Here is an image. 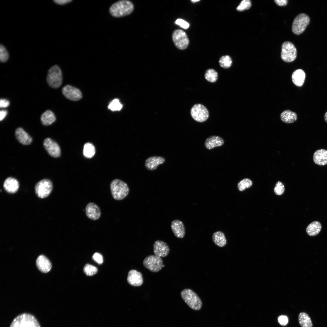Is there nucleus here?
<instances>
[{
    "label": "nucleus",
    "instance_id": "37",
    "mask_svg": "<svg viewBox=\"0 0 327 327\" xmlns=\"http://www.w3.org/2000/svg\"><path fill=\"white\" fill-rule=\"evenodd\" d=\"M9 58V54L5 48L2 45L0 46V60L2 62H5Z\"/></svg>",
    "mask_w": 327,
    "mask_h": 327
},
{
    "label": "nucleus",
    "instance_id": "41",
    "mask_svg": "<svg viewBox=\"0 0 327 327\" xmlns=\"http://www.w3.org/2000/svg\"><path fill=\"white\" fill-rule=\"evenodd\" d=\"M278 320L281 325H285L288 323V319L286 316L282 315L278 317Z\"/></svg>",
    "mask_w": 327,
    "mask_h": 327
},
{
    "label": "nucleus",
    "instance_id": "12",
    "mask_svg": "<svg viewBox=\"0 0 327 327\" xmlns=\"http://www.w3.org/2000/svg\"><path fill=\"white\" fill-rule=\"evenodd\" d=\"M62 92L66 98L71 101H78L82 97V93L78 89L69 85L64 86Z\"/></svg>",
    "mask_w": 327,
    "mask_h": 327
},
{
    "label": "nucleus",
    "instance_id": "20",
    "mask_svg": "<svg viewBox=\"0 0 327 327\" xmlns=\"http://www.w3.org/2000/svg\"><path fill=\"white\" fill-rule=\"evenodd\" d=\"M15 134L17 140L23 145H29L32 141L31 137L21 127L17 128Z\"/></svg>",
    "mask_w": 327,
    "mask_h": 327
},
{
    "label": "nucleus",
    "instance_id": "10",
    "mask_svg": "<svg viewBox=\"0 0 327 327\" xmlns=\"http://www.w3.org/2000/svg\"><path fill=\"white\" fill-rule=\"evenodd\" d=\"M172 38L175 45L179 49L184 50L188 46L189 41L186 33L183 30H175L173 33Z\"/></svg>",
    "mask_w": 327,
    "mask_h": 327
},
{
    "label": "nucleus",
    "instance_id": "11",
    "mask_svg": "<svg viewBox=\"0 0 327 327\" xmlns=\"http://www.w3.org/2000/svg\"><path fill=\"white\" fill-rule=\"evenodd\" d=\"M52 187V183L50 180L43 179L36 184L35 187V192L38 197L45 198L50 193Z\"/></svg>",
    "mask_w": 327,
    "mask_h": 327
},
{
    "label": "nucleus",
    "instance_id": "9",
    "mask_svg": "<svg viewBox=\"0 0 327 327\" xmlns=\"http://www.w3.org/2000/svg\"><path fill=\"white\" fill-rule=\"evenodd\" d=\"M144 266L150 271L156 272L162 267L163 260L160 256L156 255H150L146 257L143 261Z\"/></svg>",
    "mask_w": 327,
    "mask_h": 327
},
{
    "label": "nucleus",
    "instance_id": "25",
    "mask_svg": "<svg viewBox=\"0 0 327 327\" xmlns=\"http://www.w3.org/2000/svg\"><path fill=\"white\" fill-rule=\"evenodd\" d=\"M56 120L54 113L51 110H47L43 113L41 117L42 124L44 125L48 126L52 124Z\"/></svg>",
    "mask_w": 327,
    "mask_h": 327
},
{
    "label": "nucleus",
    "instance_id": "13",
    "mask_svg": "<svg viewBox=\"0 0 327 327\" xmlns=\"http://www.w3.org/2000/svg\"><path fill=\"white\" fill-rule=\"evenodd\" d=\"M44 146L48 154L54 157H58L61 155V149L58 144L49 138L45 139L43 142Z\"/></svg>",
    "mask_w": 327,
    "mask_h": 327
},
{
    "label": "nucleus",
    "instance_id": "43",
    "mask_svg": "<svg viewBox=\"0 0 327 327\" xmlns=\"http://www.w3.org/2000/svg\"><path fill=\"white\" fill-rule=\"evenodd\" d=\"M274 2L279 6H284L287 5L288 1L287 0H275Z\"/></svg>",
    "mask_w": 327,
    "mask_h": 327
},
{
    "label": "nucleus",
    "instance_id": "1",
    "mask_svg": "<svg viewBox=\"0 0 327 327\" xmlns=\"http://www.w3.org/2000/svg\"><path fill=\"white\" fill-rule=\"evenodd\" d=\"M134 6L130 1L126 0L118 1L110 7L109 12L114 17L119 18L127 16L133 11Z\"/></svg>",
    "mask_w": 327,
    "mask_h": 327
},
{
    "label": "nucleus",
    "instance_id": "16",
    "mask_svg": "<svg viewBox=\"0 0 327 327\" xmlns=\"http://www.w3.org/2000/svg\"><path fill=\"white\" fill-rule=\"evenodd\" d=\"M154 253L155 255L160 257H165L168 254L170 249L167 244L160 240L155 242L154 245Z\"/></svg>",
    "mask_w": 327,
    "mask_h": 327
},
{
    "label": "nucleus",
    "instance_id": "31",
    "mask_svg": "<svg viewBox=\"0 0 327 327\" xmlns=\"http://www.w3.org/2000/svg\"><path fill=\"white\" fill-rule=\"evenodd\" d=\"M204 77L205 79L208 81L214 83L216 81L218 78V74L217 72L213 69H207L205 72Z\"/></svg>",
    "mask_w": 327,
    "mask_h": 327
},
{
    "label": "nucleus",
    "instance_id": "28",
    "mask_svg": "<svg viewBox=\"0 0 327 327\" xmlns=\"http://www.w3.org/2000/svg\"><path fill=\"white\" fill-rule=\"evenodd\" d=\"M321 228V223L318 221H315L308 226L306 229V232L309 235L314 236L319 233Z\"/></svg>",
    "mask_w": 327,
    "mask_h": 327
},
{
    "label": "nucleus",
    "instance_id": "2",
    "mask_svg": "<svg viewBox=\"0 0 327 327\" xmlns=\"http://www.w3.org/2000/svg\"><path fill=\"white\" fill-rule=\"evenodd\" d=\"M110 187L112 197L117 200L125 198L128 195L129 191L127 184L118 179H115L112 181Z\"/></svg>",
    "mask_w": 327,
    "mask_h": 327
},
{
    "label": "nucleus",
    "instance_id": "38",
    "mask_svg": "<svg viewBox=\"0 0 327 327\" xmlns=\"http://www.w3.org/2000/svg\"><path fill=\"white\" fill-rule=\"evenodd\" d=\"M285 191V187L283 184L280 181H278L276 184L274 188L275 193L277 195L282 194Z\"/></svg>",
    "mask_w": 327,
    "mask_h": 327
},
{
    "label": "nucleus",
    "instance_id": "34",
    "mask_svg": "<svg viewBox=\"0 0 327 327\" xmlns=\"http://www.w3.org/2000/svg\"><path fill=\"white\" fill-rule=\"evenodd\" d=\"M122 107V105L117 99L113 100L108 106V109L113 111H120Z\"/></svg>",
    "mask_w": 327,
    "mask_h": 327
},
{
    "label": "nucleus",
    "instance_id": "44",
    "mask_svg": "<svg viewBox=\"0 0 327 327\" xmlns=\"http://www.w3.org/2000/svg\"><path fill=\"white\" fill-rule=\"evenodd\" d=\"M54 1L56 3L61 5H64L72 1L71 0H54Z\"/></svg>",
    "mask_w": 327,
    "mask_h": 327
},
{
    "label": "nucleus",
    "instance_id": "32",
    "mask_svg": "<svg viewBox=\"0 0 327 327\" xmlns=\"http://www.w3.org/2000/svg\"><path fill=\"white\" fill-rule=\"evenodd\" d=\"M219 62L221 67L226 69L231 67L232 64V60L229 56L224 55L220 58Z\"/></svg>",
    "mask_w": 327,
    "mask_h": 327
},
{
    "label": "nucleus",
    "instance_id": "30",
    "mask_svg": "<svg viewBox=\"0 0 327 327\" xmlns=\"http://www.w3.org/2000/svg\"><path fill=\"white\" fill-rule=\"evenodd\" d=\"M95 152L94 146L90 143H86L84 145L83 154L84 156L88 158H91L94 155Z\"/></svg>",
    "mask_w": 327,
    "mask_h": 327
},
{
    "label": "nucleus",
    "instance_id": "40",
    "mask_svg": "<svg viewBox=\"0 0 327 327\" xmlns=\"http://www.w3.org/2000/svg\"><path fill=\"white\" fill-rule=\"evenodd\" d=\"M92 259L98 264H101L103 262L102 256L97 253H96L94 254L92 256Z\"/></svg>",
    "mask_w": 327,
    "mask_h": 327
},
{
    "label": "nucleus",
    "instance_id": "33",
    "mask_svg": "<svg viewBox=\"0 0 327 327\" xmlns=\"http://www.w3.org/2000/svg\"><path fill=\"white\" fill-rule=\"evenodd\" d=\"M252 184V181L250 179L246 178L242 180L238 183L237 187L239 191H242L250 187Z\"/></svg>",
    "mask_w": 327,
    "mask_h": 327
},
{
    "label": "nucleus",
    "instance_id": "5",
    "mask_svg": "<svg viewBox=\"0 0 327 327\" xmlns=\"http://www.w3.org/2000/svg\"><path fill=\"white\" fill-rule=\"evenodd\" d=\"M46 80L51 88H57L60 87L62 83L63 77L62 71L58 66L54 65L49 69Z\"/></svg>",
    "mask_w": 327,
    "mask_h": 327
},
{
    "label": "nucleus",
    "instance_id": "8",
    "mask_svg": "<svg viewBox=\"0 0 327 327\" xmlns=\"http://www.w3.org/2000/svg\"><path fill=\"white\" fill-rule=\"evenodd\" d=\"M190 114L192 118L199 122L206 121L209 117V112L207 108L200 104H194L190 110Z\"/></svg>",
    "mask_w": 327,
    "mask_h": 327
},
{
    "label": "nucleus",
    "instance_id": "18",
    "mask_svg": "<svg viewBox=\"0 0 327 327\" xmlns=\"http://www.w3.org/2000/svg\"><path fill=\"white\" fill-rule=\"evenodd\" d=\"M171 227L174 235L177 238H182L185 234V230L183 222L179 220H173L171 223Z\"/></svg>",
    "mask_w": 327,
    "mask_h": 327
},
{
    "label": "nucleus",
    "instance_id": "19",
    "mask_svg": "<svg viewBox=\"0 0 327 327\" xmlns=\"http://www.w3.org/2000/svg\"><path fill=\"white\" fill-rule=\"evenodd\" d=\"M36 264L39 270L44 273L48 272L51 268V263L49 260L43 255H41L38 257Z\"/></svg>",
    "mask_w": 327,
    "mask_h": 327
},
{
    "label": "nucleus",
    "instance_id": "14",
    "mask_svg": "<svg viewBox=\"0 0 327 327\" xmlns=\"http://www.w3.org/2000/svg\"><path fill=\"white\" fill-rule=\"evenodd\" d=\"M85 212L87 216L93 220L99 219L101 214L99 207L92 202H90L87 204L85 207Z\"/></svg>",
    "mask_w": 327,
    "mask_h": 327
},
{
    "label": "nucleus",
    "instance_id": "35",
    "mask_svg": "<svg viewBox=\"0 0 327 327\" xmlns=\"http://www.w3.org/2000/svg\"><path fill=\"white\" fill-rule=\"evenodd\" d=\"M84 273L87 276H92L97 273V269L94 266L87 264L84 266L83 269Z\"/></svg>",
    "mask_w": 327,
    "mask_h": 327
},
{
    "label": "nucleus",
    "instance_id": "48",
    "mask_svg": "<svg viewBox=\"0 0 327 327\" xmlns=\"http://www.w3.org/2000/svg\"><path fill=\"white\" fill-rule=\"evenodd\" d=\"M164 265H163V266H162V267H164Z\"/></svg>",
    "mask_w": 327,
    "mask_h": 327
},
{
    "label": "nucleus",
    "instance_id": "3",
    "mask_svg": "<svg viewBox=\"0 0 327 327\" xmlns=\"http://www.w3.org/2000/svg\"><path fill=\"white\" fill-rule=\"evenodd\" d=\"M10 327H41L36 318L32 315L24 313L16 316Z\"/></svg>",
    "mask_w": 327,
    "mask_h": 327
},
{
    "label": "nucleus",
    "instance_id": "15",
    "mask_svg": "<svg viewBox=\"0 0 327 327\" xmlns=\"http://www.w3.org/2000/svg\"><path fill=\"white\" fill-rule=\"evenodd\" d=\"M127 281L128 283L132 286H140L143 282L142 275L137 271L131 269L128 273Z\"/></svg>",
    "mask_w": 327,
    "mask_h": 327
},
{
    "label": "nucleus",
    "instance_id": "17",
    "mask_svg": "<svg viewBox=\"0 0 327 327\" xmlns=\"http://www.w3.org/2000/svg\"><path fill=\"white\" fill-rule=\"evenodd\" d=\"M165 161V159L162 157H150L146 160L145 166L148 170H154L157 168L158 165L164 163Z\"/></svg>",
    "mask_w": 327,
    "mask_h": 327
},
{
    "label": "nucleus",
    "instance_id": "46",
    "mask_svg": "<svg viewBox=\"0 0 327 327\" xmlns=\"http://www.w3.org/2000/svg\"><path fill=\"white\" fill-rule=\"evenodd\" d=\"M324 120L327 123V112L325 113L324 115Z\"/></svg>",
    "mask_w": 327,
    "mask_h": 327
},
{
    "label": "nucleus",
    "instance_id": "4",
    "mask_svg": "<svg viewBox=\"0 0 327 327\" xmlns=\"http://www.w3.org/2000/svg\"><path fill=\"white\" fill-rule=\"evenodd\" d=\"M180 295L185 302L191 309L195 310L201 309L202 304V301L192 290L189 289H184L181 292Z\"/></svg>",
    "mask_w": 327,
    "mask_h": 327
},
{
    "label": "nucleus",
    "instance_id": "29",
    "mask_svg": "<svg viewBox=\"0 0 327 327\" xmlns=\"http://www.w3.org/2000/svg\"><path fill=\"white\" fill-rule=\"evenodd\" d=\"M298 321L302 327H312V324L310 317L305 312H301L299 314Z\"/></svg>",
    "mask_w": 327,
    "mask_h": 327
},
{
    "label": "nucleus",
    "instance_id": "47",
    "mask_svg": "<svg viewBox=\"0 0 327 327\" xmlns=\"http://www.w3.org/2000/svg\"><path fill=\"white\" fill-rule=\"evenodd\" d=\"M191 2H193V3H195V2H199V1H200V0H191Z\"/></svg>",
    "mask_w": 327,
    "mask_h": 327
},
{
    "label": "nucleus",
    "instance_id": "36",
    "mask_svg": "<svg viewBox=\"0 0 327 327\" xmlns=\"http://www.w3.org/2000/svg\"><path fill=\"white\" fill-rule=\"evenodd\" d=\"M252 5L251 1L249 0L242 1L239 5L237 7L236 10L238 11H242L247 10L250 8Z\"/></svg>",
    "mask_w": 327,
    "mask_h": 327
},
{
    "label": "nucleus",
    "instance_id": "23",
    "mask_svg": "<svg viewBox=\"0 0 327 327\" xmlns=\"http://www.w3.org/2000/svg\"><path fill=\"white\" fill-rule=\"evenodd\" d=\"M224 143V140L221 137L217 136H211L206 140L205 146L206 148L210 150L222 146Z\"/></svg>",
    "mask_w": 327,
    "mask_h": 327
},
{
    "label": "nucleus",
    "instance_id": "24",
    "mask_svg": "<svg viewBox=\"0 0 327 327\" xmlns=\"http://www.w3.org/2000/svg\"><path fill=\"white\" fill-rule=\"evenodd\" d=\"M306 77L304 71L299 69L295 70L292 73V78L293 83L296 86L300 87L303 84Z\"/></svg>",
    "mask_w": 327,
    "mask_h": 327
},
{
    "label": "nucleus",
    "instance_id": "27",
    "mask_svg": "<svg viewBox=\"0 0 327 327\" xmlns=\"http://www.w3.org/2000/svg\"><path fill=\"white\" fill-rule=\"evenodd\" d=\"M212 238L214 243L218 246L223 247L226 244V240L225 235L221 231H217L214 233Z\"/></svg>",
    "mask_w": 327,
    "mask_h": 327
},
{
    "label": "nucleus",
    "instance_id": "6",
    "mask_svg": "<svg viewBox=\"0 0 327 327\" xmlns=\"http://www.w3.org/2000/svg\"><path fill=\"white\" fill-rule=\"evenodd\" d=\"M310 22V18L308 15L305 13H301L297 15L294 19L292 25V31L297 35L302 33L306 29Z\"/></svg>",
    "mask_w": 327,
    "mask_h": 327
},
{
    "label": "nucleus",
    "instance_id": "39",
    "mask_svg": "<svg viewBox=\"0 0 327 327\" xmlns=\"http://www.w3.org/2000/svg\"><path fill=\"white\" fill-rule=\"evenodd\" d=\"M175 23L183 28L185 29L188 28L190 26L188 22L180 18L177 19L175 21Z\"/></svg>",
    "mask_w": 327,
    "mask_h": 327
},
{
    "label": "nucleus",
    "instance_id": "22",
    "mask_svg": "<svg viewBox=\"0 0 327 327\" xmlns=\"http://www.w3.org/2000/svg\"><path fill=\"white\" fill-rule=\"evenodd\" d=\"M3 187L5 190L10 193H14L18 190L19 184L18 181L15 179L8 177L5 181Z\"/></svg>",
    "mask_w": 327,
    "mask_h": 327
},
{
    "label": "nucleus",
    "instance_id": "42",
    "mask_svg": "<svg viewBox=\"0 0 327 327\" xmlns=\"http://www.w3.org/2000/svg\"><path fill=\"white\" fill-rule=\"evenodd\" d=\"M9 101L6 99H1L0 101V107L1 108H5L8 107L9 105Z\"/></svg>",
    "mask_w": 327,
    "mask_h": 327
},
{
    "label": "nucleus",
    "instance_id": "26",
    "mask_svg": "<svg viewBox=\"0 0 327 327\" xmlns=\"http://www.w3.org/2000/svg\"><path fill=\"white\" fill-rule=\"evenodd\" d=\"M281 120L286 123H291L296 120L297 116L294 112L290 110L283 111L280 114Z\"/></svg>",
    "mask_w": 327,
    "mask_h": 327
},
{
    "label": "nucleus",
    "instance_id": "45",
    "mask_svg": "<svg viewBox=\"0 0 327 327\" xmlns=\"http://www.w3.org/2000/svg\"><path fill=\"white\" fill-rule=\"evenodd\" d=\"M7 114L6 111L5 110H1L0 111V120L1 121L3 120Z\"/></svg>",
    "mask_w": 327,
    "mask_h": 327
},
{
    "label": "nucleus",
    "instance_id": "7",
    "mask_svg": "<svg viewBox=\"0 0 327 327\" xmlns=\"http://www.w3.org/2000/svg\"><path fill=\"white\" fill-rule=\"evenodd\" d=\"M281 56L284 61L290 62L294 61L297 57V50L294 45L291 42L286 41L282 45Z\"/></svg>",
    "mask_w": 327,
    "mask_h": 327
},
{
    "label": "nucleus",
    "instance_id": "21",
    "mask_svg": "<svg viewBox=\"0 0 327 327\" xmlns=\"http://www.w3.org/2000/svg\"><path fill=\"white\" fill-rule=\"evenodd\" d=\"M314 163L318 165L324 166L327 164V150L321 149L317 150L313 155Z\"/></svg>",
    "mask_w": 327,
    "mask_h": 327
}]
</instances>
